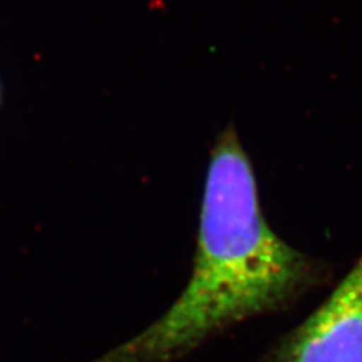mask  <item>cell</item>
<instances>
[{"label":"cell","mask_w":362,"mask_h":362,"mask_svg":"<svg viewBox=\"0 0 362 362\" xmlns=\"http://www.w3.org/2000/svg\"><path fill=\"white\" fill-rule=\"evenodd\" d=\"M319 278L314 259L264 219L252 163L228 126L210 154L187 286L160 319L90 362H174L237 323L286 308Z\"/></svg>","instance_id":"1"},{"label":"cell","mask_w":362,"mask_h":362,"mask_svg":"<svg viewBox=\"0 0 362 362\" xmlns=\"http://www.w3.org/2000/svg\"><path fill=\"white\" fill-rule=\"evenodd\" d=\"M264 362H362V255L320 307L279 339Z\"/></svg>","instance_id":"2"},{"label":"cell","mask_w":362,"mask_h":362,"mask_svg":"<svg viewBox=\"0 0 362 362\" xmlns=\"http://www.w3.org/2000/svg\"><path fill=\"white\" fill-rule=\"evenodd\" d=\"M0 97H2V93H0Z\"/></svg>","instance_id":"3"}]
</instances>
